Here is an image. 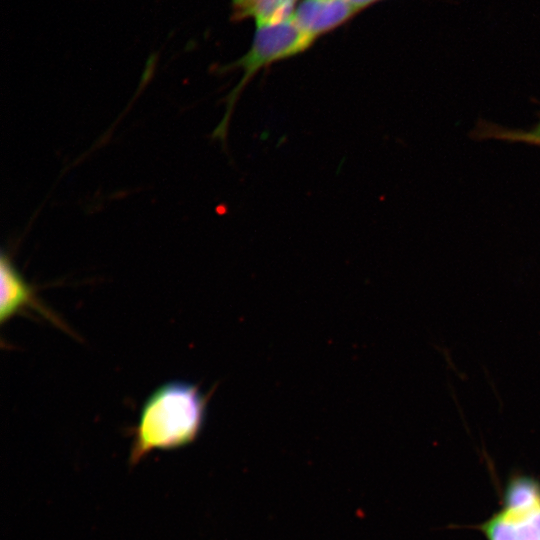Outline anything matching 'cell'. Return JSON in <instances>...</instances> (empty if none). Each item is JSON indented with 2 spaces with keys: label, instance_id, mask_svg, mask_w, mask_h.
I'll return each instance as SVG.
<instances>
[{
  "label": "cell",
  "instance_id": "7",
  "mask_svg": "<svg viewBox=\"0 0 540 540\" xmlns=\"http://www.w3.org/2000/svg\"><path fill=\"white\" fill-rule=\"evenodd\" d=\"M502 506L509 508L540 506V482L528 475L511 476L504 487Z\"/></svg>",
  "mask_w": 540,
  "mask_h": 540
},
{
  "label": "cell",
  "instance_id": "5",
  "mask_svg": "<svg viewBox=\"0 0 540 540\" xmlns=\"http://www.w3.org/2000/svg\"><path fill=\"white\" fill-rule=\"evenodd\" d=\"M1 302L0 321L4 324L26 306L37 309L44 315L49 313L35 298L32 287L24 280L6 253L0 259Z\"/></svg>",
  "mask_w": 540,
  "mask_h": 540
},
{
  "label": "cell",
  "instance_id": "4",
  "mask_svg": "<svg viewBox=\"0 0 540 540\" xmlns=\"http://www.w3.org/2000/svg\"><path fill=\"white\" fill-rule=\"evenodd\" d=\"M487 540H540V506L503 507L476 526Z\"/></svg>",
  "mask_w": 540,
  "mask_h": 540
},
{
  "label": "cell",
  "instance_id": "2",
  "mask_svg": "<svg viewBox=\"0 0 540 540\" xmlns=\"http://www.w3.org/2000/svg\"><path fill=\"white\" fill-rule=\"evenodd\" d=\"M314 41L292 17L277 24L257 26L248 51L225 67V70L241 69L242 77L226 97V111L214 130L213 137L225 141L235 104L246 85L259 71L303 53Z\"/></svg>",
  "mask_w": 540,
  "mask_h": 540
},
{
  "label": "cell",
  "instance_id": "8",
  "mask_svg": "<svg viewBox=\"0 0 540 540\" xmlns=\"http://www.w3.org/2000/svg\"><path fill=\"white\" fill-rule=\"evenodd\" d=\"M501 138H505L508 140H518V141H525L528 143H533L536 145H540V123L534 127L532 130L527 132H504L500 131Z\"/></svg>",
  "mask_w": 540,
  "mask_h": 540
},
{
  "label": "cell",
  "instance_id": "6",
  "mask_svg": "<svg viewBox=\"0 0 540 540\" xmlns=\"http://www.w3.org/2000/svg\"><path fill=\"white\" fill-rule=\"evenodd\" d=\"M298 0H231L232 19L254 20L256 26L272 25L292 17Z\"/></svg>",
  "mask_w": 540,
  "mask_h": 540
},
{
  "label": "cell",
  "instance_id": "9",
  "mask_svg": "<svg viewBox=\"0 0 540 540\" xmlns=\"http://www.w3.org/2000/svg\"><path fill=\"white\" fill-rule=\"evenodd\" d=\"M359 11L381 0H349Z\"/></svg>",
  "mask_w": 540,
  "mask_h": 540
},
{
  "label": "cell",
  "instance_id": "3",
  "mask_svg": "<svg viewBox=\"0 0 540 540\" xmlns=\"http://www.w3.org/2000/svg\"><path fill=\"white\" fill-rule=\"evenodd\" d=\"M358 12L349 0H301L292 18L316 39L340 27Z\"/></svg>",
  "mask_w": 540,
  "mask_h": 540
},
{
  "label": "cell",
  "instance_id": "1",
  "mask_svg": "<svg viewBox=\"0 0 540 540\" xmlns=\"http://www.w3.org/2000/svg\"><path fill=\"white\" fill-rule=\"evenodd\" d=\"M206 398L183 382L159 387L145 402L135 429L131 461L155 449H172L195 440L203 425Z\"/></svg>",
  "mask_w": 540,
  "mask_h": 540
}]
</instances>
